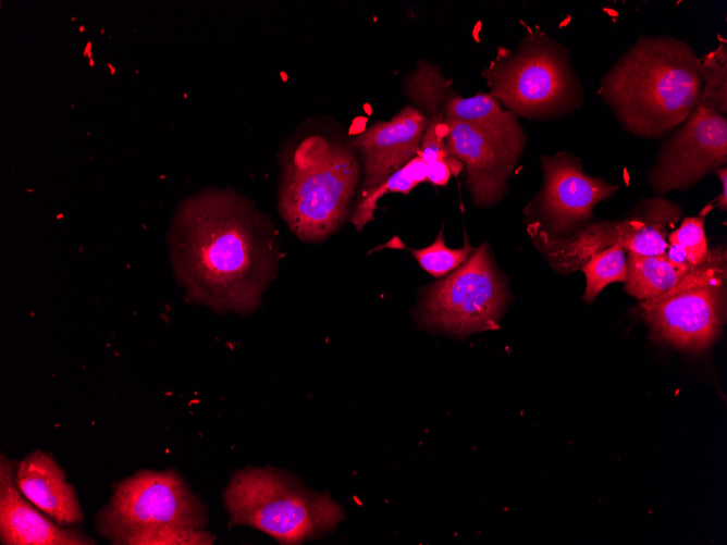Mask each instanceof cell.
I'll return each mask as SVG.
<instances>
[{"instance_id":"21","label":"cell","mask_w":727,"mask_h":545,"mask_svg":"<svg viewBox=\"0 0 727 545\" xmlns=\"http://www.w3.org/2000/svg\"><path fill=\"white\" fill-rule=\"evenodd\" d=\"M586 276L583 300L594 301L605 286L623 282L627 276L626 251L620 246H613L593 255L580 269Z\"/></svg>"},{"instance_id":"14","label":"cell","mask_w":727,"mask_h":545,"mask_svg":"<svg viewBox=\"0 0 727 545\" xmlns=\"http://www.w3.org/2000/svg\"><path fill=\"white\" fill-rule=\"evenodd\" d=\"M16 467L1 455L0 540L7 545H91L95 541L77 529L57 525L36 510L16 486Z\"/></svg>"},{"instance_id":"4","label":"cell","mask_w":727,"mask_h":545,"mask_svg":"<svg viewBox=\"0 0 727 545\" xmlns=\"http://www.w3.org/2000/svg\"><path fill=\"white\" fill-rule=\"evenodd\" d=\"M223 501L230 527L247 525L280 544H300L330 531L345 518L326 493L313 492L294 475L247 467L232 475Z\"/></svg>"},{"instance_id":"7","label":"cell","mask_w":727,"mask_h":545,"mask_svg":"<svg viewBox=\"0 0 727 545\" xmlns=\"http://www.w3.org/2000/svg\"><path fill=\"white\" fill-rule=\"evenodd\" d=\"M681 216V209L663 197L644 200L639 210L621 220L590 222L578 230L555 235L538 221L528 225L534 246L560 273L580 270L595 253L613 246L642 256L664 255L668 230Z\"/></svg>"},{"instance_id":"8","label":"cell","mask_w":727,"mask_h":545,"mask_svg":"<svg viewBox=\"0 0 727 545\" xmlns=\"http://www.w3.org/2000/svg\"><path fill=\"white\" fill-rule=\"evenodd\" d=\"M207 510L174 471L143 470L118 482L97 517L98 533L121 544L126 536L167 528L202 530Z\"/></svg>"},{"instance_id":"6","label":"cell","mask_w":727,"mask_h":545,"mask_svg":"<svg viewBox=\"0 0 727 545\" xmlns=\"http://www.w3.org/2000/svg\"><path fill=\"white\" fill-rule=\"evenodd\" d=\"M727 257L724 247L708 249L664 294L640 301L652 336L677 349L702 352L720 335L726 320Z\"/></svg>"},{"instance_id":"20","label":"cell","mask_w":727,"mask_h":545,"mask_svg":"<svg viewBox=\"0 0 727 545\" xmlns=\"http://www.w3.org/2000/svg\"><path fill=\"white\" fill-rule=\"evenodd\" d=\"M702 89L698 106L727 113V44L720 40L714 49L700 57Z\"/></svg>"},{"instance_id":"18","label":"cell","mask_w":727,"mask_h":545,"mask_svg":"<svg viewBox=\"0 0 727 545\" xmlns=\"http://www.w3.org/2000/svg\"><path fill=\"white\" fill-rule=\"evenodd\" d=\"M625 292L640 301L653 299L677 284L693 267L670 261L665 255L626 251Z\"/></svg>"},{"instance_id":"5","label":"cell","mask_w":727,"mask_h":545,"mask_svg":"<svg viewBox=\"0 0 727 545\" xmlns=\"http://www.w3.org/2000/svg\"><path fill=\"white\" fill-rule=\"evenodd\" d=\"M482 76L490 94L517 117L564 116L582 104V83L568 50L541 30L528 32L516 50L497 47Z\"/></svg>"},{"instance_id":"22","label":"cell","mask_w":727,"mask_h":545,"mask_svg":"<svg viewBox=\"0 0 727 545\" xmlns=\"http://www.w3.org/2000/svg\"><path fill=\"white\" fill-rule=\"evenodd\" d=\"M472 251L467 239L458 249L448 248L444 241L443 230L430 246L411 250L421 268L433 276H442L457 269Z\"/></svg>"},{"instance_id":"10","label":"cell","mask_w":727,"mask_h":545,"mask_svg":"<svg viewBox=\"0 0 727 545\" xmlns=\"http://www.w3.org/2000/svg\"><path fill=\"white\" fill-rule=\"evenodd\" d=\"M726 162V115L697 106L663 144L649 172V184L656 194L664 195L692 186Z\"/></svg>"},{"instance_id":"24","label":"cell","mask_w":727,"mask_h":545,"mask_svg":"<svg viewBox=\"0 0 727 545\" xmlns=\"http://www.w3.org/2000/svg\"><path fill=\"white\" fill-rule=\"evenodd\" d=\"M667 239L669 245L685 252L692 267L702 262L708 251L702 218H686L678 228L668 233Z\"/></svg>"},{"instance_id":"19","label":"cell","mask_w":727,"mask_h":545,"mask_svg":"<svg viewBox=\"0 0 727 545\" xmlns=\"http://www.w3.org/2000/svg\"><path fill=\"white\" fill-rule=\"evenodd\" d=\"M427 181V164L420 157H415L403 168L391 174L383 183L357 200L348 220L358 231L373 220L379 198L387 193L407 195L418 184Z\"/></svg>"},{"instance_id":"16","label":"cell","mask_w":727,"mask_h":545,"mask_svg":"<svg viewBox=\"0 0 727 545\" xmlns=\"http://www.w3.org/2000/svg\"><path fill=\"white\" fill-rule=\"evenodd\" d=\"M452 80L444 77L435 65L421 60L417 69L407 76L404 83L406 95L421 108L426 116L418 157L426 164L443 161L451 172L457 176L464 169L460 161L453 158L445 145L446 127L444 125V102L452 90Z\"/></svg>"},{"instance_id":"13","label":"cell","mask_w":727,"mask_h":545,"mask_svg":"<svg viewBox=\"0 0 727 545\" xmlns=\"http://www.w3.org/2000/svg\"><path fill=\"white\" fill-rule=\"evenodd\" d=\"M424 128L421 110L405 106L390 121L374 122L354 138L364 173L358 199L418 156Z\"/></svg>"},{"instance_id":"23","label":"cell","mask_w":727,"mask_h":545,"mask_svg":"<svg viewBox=\"0 0 727 545\" xmlns=\"http://www.w3.org/2000/svg\"><path fill=\"white\" fill-rule=\"evenodd\" d=\"M215 541L212 533L202 530L167 528L141 531L123 538L127 545H210Z\"/></svg>"},{"instance_id":"17","label":"cell","mask_w":727,"mask_h":545,"mask_svg":"<svg viewBox=\"0 0 727 545\" xmlns=\"http://www.w3.org/2000/svg\"><path fill=\"white\" fill-rule=\"evenodd\" d=\"M444 116L468 123L483 133L523 150L527 136L517 116L504 109L491 94L464 98L449 91L444 102Z\"/></svg>"},{"instance_id":"26","label":"cell","mask_w":727,"mask_h":545,"mask_svg":"<svg viewBox=\"0 0 727 545\" xmlns=\"http://www.w3.org/2000/svg\"><path fill=\"white\" fill-rule=\"evenodd\" d=\"M719 181L722 182V194H719L716 200V207L726 211L727 209V169L723 166L715 171Z\"/></svg>"},{"instance_id":"12","label":"cell","mask_w":727,"mask_h":545,"mask_svg":"<svg viewBox=\"0 0 727 545\" xmlns=\"http://www.w3.org/2000/svg\"><path fill=\"white\" fill-rule=\"evenodd\" d=\"M445 145L466 171V184L478 206L497 202L522 150L494 138L472 125L445 117Z\"/></svg>"},{"instance_id":"3","label":"cell","mask_w":727,"mask_h":545,"mask_svg":"<svg viewBox=\"0 0 727 545\" xmlns=\"http://www.w3.org/2000/svg\"><path fill=\"white\" fill-rule=\"evenodd\" d=\"M360 165L355 139L304 125L282 151L278 208L301 240L325 239L343 224Z\"/></svg>"},{"instance_id":"2","label":"cell","mask_w":727,"mask_h":545,"mask_svg":"<svg viewBox=\"0 0 727 545\" xmlns=\"http://www.w3.org/2000/svg\"><path fill=\"white\" fill-rule=\"evenodd\" d=\"M699 59L686 40L641 36L603 76L597 94L626 132L662 137L699 103Z\"/></svg>"},{"instance_id":"1","label":"cell","mask_w":727,"mask_h":545,"mask_svg":"<svg viewBox=\"0 0 727 545\" xmlns=\"http://www.w3.org/2000/svg\"><path fill=\"white\" fill-rule=\"evenodd\" d=\"M186 299L219 312L249 313L280 259L272 220L233 189H204L176 210L168 235Z\"/></svg>"},{"instance_id":"15","label":"cell","mask_w":727,"mask_h":545,"mask_svg":"<svg viewBox=\"0 0 727 545\" xmlns=\"http://www.w3.org/2000/svg\"><path fill=\"white\" fill-rule=\"evenodd\" d=\"M15 483L25 498L59 524L83 520L75 491L51 455L35 450L26 456L16 467Z\"/></svg>"},{"instance_id":"9","label":"cell","mask_w":727,"mask_h":545,"mask_svg":"<svg viewBox=\"0 0 727 545\" xmlns=\"http://www.w3.org/2000/svg\"><path fill=\"white\" fill-rule=\"evenodd\" d=\"M507 292L492 265L486 244L472 251L452 274L432 285L421 322L453 334L496 330Z\"/></svg>"},{"instance_id":"25","label":"cell","mask_w":727,"mask_h":545,"mask_svg":"<svg viewBox=\"0 0 727 545\" xmlns=\"http://www.w3.org/2000/svg\"><path fill=\"white\" fill-rule=\"evenodd\" d=\"M452 175L447 163L443 161H434L427 164V181L436 185L445 186Z\"/></svg>"},{"instance_id":"11","label":"cell","mask_w":727,"mask_h":545,"mask_svg":"<svg viewBox=\"0 0 727 545\" xmlns=\"http://www.w3.org/2000/svg\"><path fill=\"white\" fill-rule=\"evenodd\" d=\"M544 186L539 211L546 221V231L569 234L593 218V208L611 197L618 186L600 177L587 175L581 161L566 151L542 158Z\"/></svg>"}]
</instances>
